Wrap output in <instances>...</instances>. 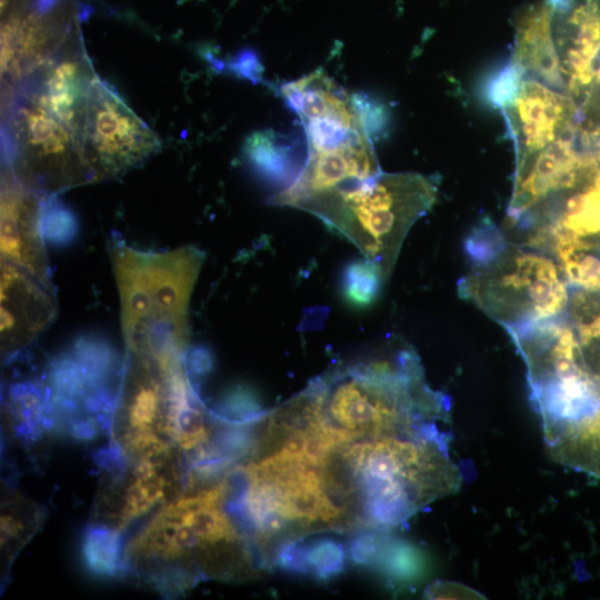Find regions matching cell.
Listing matches in <instances>:
<instances>
[{
	"label": "cell",
	"instance_id": "cell-6",
	"mask_svg": "<svg viewBox=\"0 0 600 600\" xmlns=\"http://www.w3.org/2000/svg\"><path fill=\"white\" fill-rule=\"evenodd\" d=\"M93 181L121 176L159 151L157 134L97 76L79 133Z\"/></svg>",
	"mask_w": 600,
	"mask_h": 600
},
{
	"label": "cell",
	"instance_id": "cell-12",
	"mask_svg": "<svg viewBox=\"0 0 600 600\" xmlns=\"http://www.w3.org/2000/svg\"><path fill=\"white\" fill-rule=\"evenodd\" d=\"M509 63L523 74L564 92L551 42L544 0L532 3L520 14L516 23L514 46Z\"/></svg>",
	"mask_w": 600,
	"mask_h": 600
},
{
	"label": "cell",
	"instance_id": "cell-17",
	"mask_svg": "<svg viewBox=\"0 0 600 600\" xmlns=\"http://www.w3.org/2000/svg\"><path fill=\"white\" fill-rule=\"evenodd\" d=\"M300 551L302 574H310L318 579H330L343 569V546L331 538H319L309 542L300 540Z\"/></svg>",
	"mask_w": 600,
	"mask_h": 600
},
{
	"label": "cell",
	"instance_id": "cell-3",
	"mask_svg": "<svg viewBox=\"0 0 600 600\" xmlns=\"http://www.w3.org/2000/svg\"><path fill=\"white\" fill-rule=\"evenodd\" d=\"M458 292L504 329L566 313L570 296L551 254L510 240L483 263L471 266Z\"/></svg>",
	"mask_w": 600,
	"mask_h": 600
},
{
	"label": "cell",
	"instance_id": "cell-5",
	"mask_svg": "<svg viewBox=\"0 0 600 600\" xmlns=\"http://www.w3.org/2000/svg\"><path fill=\"white\" fill-rule=\"evenodd\" d=\"M491 100L507 123L518 163L580 127L571 97L508 62L490 84Z\"/></svg>",
	"mask_w": 600,
	"mask_h": 600
},
{
	"label": "cell",
	"instance_id": "cell-13",
	"mask_svg": "<svg viewBox=\"0 0 600 600\" xmlns=\"http://www.w3.org/2000/svg\"><path fill=\"white\" fill-rule=\"evenodd\" d=\"M168 458L170 456L139 459L127 481L120 478L122 490L119 510L113 516V528L123 529L166 498L172 484L167 472L170 468Z\"/></svg>",
	"mask_w": 600,
	"mask_h": 600
},
{
	"label": "cell",
	"instance_id": "cell-7",
	"mask_svg": "<svg viewBox=\"0 0 600 600\" xmlns=\"http://www.w3.org/2000/svg\"><path fill=\"white\" fill-rule=\"evenodd\" d=\"M281 96L303 124L307 152L334 148L362 134L371 136L356 96L322 70L283 84Z\"/></svg>",
	"mask_w": 600,
	"mask_h": 600
},
{
	"label": "cell",
	"instance_id": "cell-18",
	"mask_svg": "<svg viewBox=\"0 0 600 600\" xmlns=\"http://www.w3.org/2000/svg\"><path fill=\"white\" fill-rule=\"evenodd\" d=\"M42 231L44 240L54 246L71 242L77 233L74 216L56 196L46 197L42 208Z\"/></svg>",
	"mask_w": 600,
	"mask_h": 600
},
{
	"label": "cell",
	"instance_id": "cell-1",
	"mask_svg": "<svg viewBox=\"0 0 600 600\" xmlns=\"http://www.w3.org/2000/svg\"><path fill=\"white\" fill-rule=\"evenodd\" d=\"M109 253L126 350L186 353L189 304L204 252L193 246L142 251L112 237Z\"/></svg>",
	"mask_w": 600,
	"mask_h": 600
},
{
	"label": "cell",
	"instance_id": "cell-19",
	"mask_svg": "<svg viewBox=\"0 0 600 600\" xmlns=\"http://www.w3.org/2000/svg\"><path fill=\"white\" fill-rule=\"evenodd\" d=\"M388 536L381 532H367L357 536L350 544L351 561L362 567H374L379 552Z\"/></svg>",
	"mask_w": 600,
	"mask_h": 600
},
{
	"label": "cell",
	"instance_id": "cell-4",
	"mask_svg": "<svg viewBox=\"0 0 600 600\" xmlns=\"http://www.w3.org/2000/svg\"><path fill=\"white\" fill-rule=\"evenodd\" d=\"M6 169L22 187L43 197L94 182L76 134L30 92L13 102Z\"/></svg>",
	"mask_w": 600,
	"mask_h": 600
},
{
	"label": "cell",
	"instance_id": "cell-21",
	"mask_svg": "<svg viewBox=\"0 0 600 600\" xmlns=\"http://www.w3.org/2000/svg\"><path fill=\"white\" fill-rule=\"evenodd\" d=\"M190 371L194 374H202L209 370V354L202 350H197L190 356Z\"/></svg>",
	"mask_w": 600,
	"mask_h": 600
},
{
	"label": "cell",
	"instance_id": "cell-8",
	"mask_svg": "<svg viewBox=\"0 0 600 600\" xmlns=\"http://www.w3.org/2000/svg\"><path fill=\"white\" fill-rule=\"evenodd\" d=\"M44 199L22 187L6 170L1 191V260L22 268L56 292L42 231Z\"/></svg>",
	"mask_w": 600,
	"mask_h": 600
},
{
	"label": "cell",
	"instance_id": "cell-10",
	"mask_svg": "<svg viewBox=\"0 0 600 600\" xmlns=\"http://www.w3.org/2000/svg\"><path fill=\"white\" fill-rule=\"evenodd\" d=\"M381 172L371 136L362 134L334 148L307 152L306 163L289 187L268 203L299 209L309 199Z\"/></svg>",
	"mask_w": 600,
	"mask_h": 600
},
{
	"label": "cell",
	"instance_id": "cell-11",
	"mask_svg": "<svg viewBox=\"0 0 600 600\" xmlns=\"http://www.w3.org/2000/svg\"><path fill=\"white\" fill-rule=\"evenodd\" d=\"M544 1L564 90L584 80L600 58V0Z\"/></svg>",
	"mask_w": 600,
	"mask_h": 600
},
{
	"label": "cell",
	"instance_id": "cell-16",
	"mask_svg": "<svg viewBox=\"0 0 600 600\" xmlns=\"http://www.w3.org/2000/svg\"><path fill=\"white\" fill-rule=\"evenodd\" d=\"M384 281L381 271L373 263L364 258L354 260L343 270V298L353 307H369L377 299Z\"/></svg>",
	"mask_w": 600,
	"mask_h": 600
},
{
	"label": "cell",
	"instance_id": "cell-20",
	"mask_svg": "<svg viewBox=\"0 0 600 600\" xmlns=\"http://www.w3.org/2000/svg\"><path fill=\"white\" fill-rule=\"evenodd\" d=\"M431 594L436 598H478L479 593L467 587L456 583H441L432 587Z\"/></svg>",
	"mask_w": 600,
	"mask_h": 600
},
{
	"label": "cell",
	"instance_id": "cell-9",
	"mask_svg": "<svg viewBox=\"0 0 600 600\" xmlns=\"http://www.w3.org/2000/svg\"><path fill=\"white\" fill-rule=\"evenodd\" d=\"M1 353L12 359L30 346L57 317L56 292L22 268L1 260Z\"/></svg>",
	"mask_w": 600,
	"mask_h": 600
},
{
	"label": "cell",
	"instance_id": "cell-2",
	"mask_svg": "<svg viewBox=\"0 0 600 600\" xmlns=\"http://www.w3.org/2000/svg\"><path fill=\"white\" fill-rule=\"evenodd\" d=\"M439 179L419 172H379L316 196L300 206L348 239L384 280L411 227L431 210Z\"/></svg>",
	"mask_w": 600,
	"mask_h": 600
},
{
	"label": "cell",
	"instance_id": "cell-14",
	"mask_svg": "<svg viewBox=\"0 0 600 600\" xmlns=\"http://www.w3.org/2000/svg\"><path fill=\"white\" fill-rule=\"evenodd\" d=\"M299 144L273 130L259 131L249 137L244 154L252 169L267 182L287 188L301 172L307 156Z\"/></svg>",
	"mask_w": 600,
	"mask_h": 600
},
{
	"label": "cell",
	"instance_id": "cell-15",
	"mask_svg": "<svg viewBox=\"0 0 600 600\" xmlns=\"http://www.w3.org/2000/svg\"><path fill=\"white\" fill-rule=\"evenodd\" d=\"M86 568L96 577L111 578L124 571L120 530L108 524L86 529L82 541Z\"/></svg>",
	"mask_w": 600,
	"mask_h": 600
}]
</instances>
